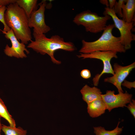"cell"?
<instances>
[{
    "label": "cell",
    "instance_id": "83f0119b",
    "mask_svg": "<svg viewBox=\"0 0 135 135\" xmlns=\"http://www.w3.org/2000/svg\"><path fill=\"white\" fill-rule=\"evenodd\" d=\"M1 6H0V7H1Z\"/></svg>",
    "mask_w": 135,
    "mask_h": 135
},
{
    "label": "cell",
    "instance_id": "5bb4252c",
    "mask_svg": "<svg viewBox=\"0 0 135 135\" xmlns=\"http://www.w3.org/2000/svg\"><path fill=\"white\" fill-rule=\"evenodd\" d=\"M37 0H16L19 6L24 11L28 18L37 8Z\"/></svg>",
    "mask_w": 135,
    "mask_h": 135
},
{
    "label": "cell",
    "instance_id": "277c9868",
    "mask_svg": "<svg viewBox=\"0 0 135 135\" xmlns=\"http://www.w3.org/2000/svg\"><path fill=\"white\" fill-rule=\"evenodd\" d=\"M111 18L108 15L100 16L96 13L88 10L77 14L73 21L78 26H84L86 32L96 34L104 30L108 21Z\"/></svg>",
    "mask_w": 135,
    "mask_h": 135
},
{
    "label": "cell",
    "instance_id": "4fadbf2b",
    "mask_svg": "<svg viewBox=\"0 0 135 135\" xmlns=\"http://www.w3.org/2000/svg\"><path fill=\"white\" fill-rule=\"evenodd\" d=\"M126 4L122 7V19L128 23L134 22L135 20V0H127Z\"/></svg>",
    "mask_w": 135,
    "mask_h": 135
},
{
    "label": "cell",
    "instance_id": "9c48e42d",
    "mask_svg": "<svg viewBox=\"0 0 135 135\" xmlns=\"http://www.w3.org/2000/svg\"><path fill=\"white\" fill-rule=\"evenodd\" d=\"M0 30L4 34L5 37L10 41L12 44L10 47L8 44L6 45L4 50L5 54L9 56H13L18 58L26 57L27 56L25 54L24 51L28 54L30 53L29 51L26 48L24 44L19 42L12 30L10 29L7 32Z\"/></svg>",
    "mask_w": 135,
    "mask_h": 135
},
{
    "label": "cell",
    "instance_id": "7402d4cb",
    "mask_svg": "<svg viewBox=\"0 0 135 135\" xmlns=\"http://www.w3.org/2000/svg\"><path fill=\"white\" fill-rule=\"evenodd\" d=\"M80 75L82 78L85 79L89 78L91 76L90 72L87 69L82 70L80 72Z\"/></svg>",
    "mask_w": 135,
    "mask_h": 135
},
{
    "label": "cell",
    "instance_id": "44dd1931",
    "mask_svg": "<svg viewBox=\"0 0 135 135\" xmlns=\"http://www.w3.org/2000/svg\"><path fill=\"white\" fill-rule=\"evenodd\" d=\"M121 86L130 89L135 88V82H130L125 80L122 83Z\"/></svg>",
    "mask_w": 135,
    "mask_h": 135
},
{
    "label": "cell",
    "instance_id": "cb8c5ba5",
    "mask_svg": "<svg viewBox=\"0 0 135 135\" xmlns=\"http://www.w3.org/2000/svg\"><path fill=\"white\" fill-rule=\"evenodd\" d=\"M109 8L111 9L113 8L116 2V0H109Z\"/></svg>",
    "mask_w": 135,
    "mask_h": 135
},
{
    "label": "cell",
    "instance_id": "603a6c76",
    "mask_svg": "<svg viewBox=\"0 0 135 135\" xmlns=\"http://www.w3.org/2000/svg\"><path fill=\"white\" fill-rule=\"evenodd\" d=\"M16 2V0H0V6H6Z\"/></svg>",
    "mask_w": 135,
    "mask_h": 135
},
{
    "label": "cell",
    "instance_id": "ffe728a7",
    "mask_svg": "<svg viewBox=\"0 0 135 135\" xmlns=\"http://www.w3.org/2000/svg\"><path fill=\"white\" fill-rule=\"evenodd\" d=\"M128 109L130 110L131 114L135 118V100L132 99L128 106H126Z\"/></svg>",
    "mask_w": 135,
    "mask_h": 135
},
{
    "label": "cell",
    "instance_id": "e0dca14e",
    "mask_svg": "<svg viewBox=\"0 0 135 135\" xmlns=\"http://www.w3.org/2000/svg\"><path fill=\"white\" fill-rule=\"evenodd\" d=\"M0 116L5 119L8 122L10 126L16 127L15 121L8 110L2 99L0 98Z\"/></svg>",
    "mask_w": 135,
    "mask_h": 135
},
{
    "label": "cell",
    "instance_id": "7a4b0ae2",
    "mask_svg": "<svg viewBox=\"0 0 135 135\" xmlns=\"http://www.w3.org/2000/svg\"><path fill=\"white\" fill-rule=\"evenodd\" d=\"M6 25L11 29L18 40L27 44L32 39L28 18L24 10L16 2L7 6L4 14Z\"/></svg>",
    "mask_w": 135,
    "mask_h": 135
},
{
    "label": "cell",
    "instance_id": "9a60e30c",
    "mask_svg": "<svg viewBox=\"0 0 135 135\" xmlns=\"http://www.w3.org/2000/svg\"><path fill=\"white\" fill-rule=\"evenodd\" d=\"M118 122L116 127L111 130H106L104 127L101 126L94 127V132L96 135H118L120 134L122 130L123 127L120 128L118 125L120 123Z\"/></svg>",
    "mask_w": 135,
    "mask_h": 135
},
{
    "label": "cell",
    "instance_id": "d4e9b609",
    "mask_svg": "<svg viewBox=\"0 0 135 135\" xmlns=\"http://www.w3.org/2000/svg\"><path fill=\"white\" fill-rule=\"evenodd\" d=\"M100 3L105 5L106 6V7H109V2L108 0H100Z\"/></svg>",
    "mask_w": 135,
    "mask_h": 135
},
{
    "label": "cell",
    "instance_id": "f1b7e54d",
    "mask_svg": "<svg viewBox=\"0 0 135 135\" xmlns=\"http://www.w3.org/2000/svg\"><path fill=\"white\" fill-rule=\"evenodd\" d=\"M0 135H1L0 134Z\"/></svg>",
    "mask_w": 135,
    "mask_h": 135
},
{
    "label": "cell",
    "instance_id": "d6986e66",
    "mask_svg": "<svg viewBox=\"0 0 135 135\" xmlns=\"http://www.w3.org/2000/svg\"><path fill=\"white\" fill-rule=\"evenodd\" d=\"M6 8V7L5 6H2L0 7V22L4 26V29L2 31L6 32H8L11 29L6 25L4 20V14Z\"/></svg>",
    "mask_w": 135,
    "mask_h": 135
},
{
    "label": "cell",
    "instance_id": "6da1fadb",
    "mask_svg": "<svg viewBox=\"0 0 135 135\" xmlns=\"http://www.w3.org/2000/svg\"><path fill=\"white\" fill-rule=\"evenodd\" d=\"M33 35L34 40H32L27 47L41 54H48L54 64H60L61 63V61L57 60L54 57L56 50H61L72 52L76 50L73 43L65 41L63 38L58 35H53L48 38L44 34H38L33 32Z\"/></svg>",
    "mask_w": 135,
    "mask_h": 135
},
{
    "label": "cell",
    "instance_id": "8992f818",
    "mask_svg": "<svg viewBox=\"0 0 135 135\" xmlns=\"http://www.w3.org/2000/svg\"><path fill=\"white\" fill-rule=\"evenodd\" d=\"M117 53L112 51H96L88 54L80 53L77 55L78 58L82 59L86 58H94L101 60L103 64V68L100 74H96L92 79L94 85L95 86H97L98 84L99 80L101 76L104 74H111L113 75L114 74L113 68L110 63L111 60L113 58H117Z\"/></svg>",
    "mask_w": 135,
    "mask_h": 135
},
{
    "label": "cell",
    "instance_id": "5b68a950",
    "mask_svg": "<svg viewBox=\"0 0 135 135\" xmlns=\"http://www.w3.org/2000/svg\"><path fill=\"white\" fill-rule=\"evenodd\" d=\"M103 14L104 15H108L112 18L115 27L120 31V37L122 44L126 50L130 49L131 47L132 41L135 40V35L132 32L134 22L128 23L119 19L114 12L113 8L111 9L109 7L104 8Z\"/></svg>",
    "mask_w": 135,
    "mask_h": 135
},
{
    "label": "cell",
    "instance_id": "3957f363",
    "mask_svg": "<svg viewBox=\"0 0 135 135\" xmlns=\"http://www.w3.org/2000/svg\"><path fill=\"white\" fill-rule=\"evenodd\" d=\"M115 27L114 24L107 25L100 37L96 40L88 42L82 40V46L79 52L83 54L96 51L125 52L126 50L122 44L120 37L115 36L112 34V30Z\"/></svg>",
    "mask_w": 135,
    "mask_h": 135
},
{
    "label": "cell",
    "instance_id": "4316f807",
    "mask_svg": "<svg viewBox=\"0 0 135 135\" xmlns=\"http://www.w3.org/2000/svg\"><path fill=\"white\" fill-rule=\"evenodd\" d=\"M0 31H1V30H0Z\"/></svg>",
    "mask_w": 135,
    "mask_h": 135
},
{
    "label": "cell",
    "instance_id": "7c38bea8",
    "mask_svg": "<svg viewBox=\"0 0 135 135\" xmlns=\"http://www.w3.org/2000/svg\"><path fill=\"white\" fill-rule=\"evenodd\" d=\"M88 112L92 118H96L104 114L106 106L102 98L95 100L88 104Z\"/></svg>",
    "mask_w": 135,
    "mask_h": 135
},
{
    "label": "cell",
    "instance_id": "30bf717a",
    "mask_svg": "<svg viewBox=\"0 0 135 135\" xmlns=\"http://www.w3.org/2000/svg\"><path fill=\"white\" fill-rule=\"evenodd\" d=\"M113 66L114 75L111 77L104 78V82L112 84L116 88L118 92H124L121 84L132 70L135 68V62L125 66H122L116 63L114 64Z\"/></svg>",
    "mask_w": 135,
    "mask_h": 135
},
{
    "label": "cell",
    "instance_id": "52a82bcc",
    "mask_svg": "<svg viewBox=\"0 0 135 135\" xmlns=\"http://www.w3.org/2000/svg\"><path fill=\"white\" fill-rule=\"evenodd\" d=\"M39 8L34 11L28 18L30 28H33V32L38 34L46 33L50 30V27L46 24L44 12L47 3L45 0L42 1L38 4Z\"/></svg>",
    "mask_w": 135,
    "mask_h": 135
},
{
    "label": "cell",
    "instance_id": "2e32d148",
    "mask_svg": "<svg viewBox=\"0 0 135 135\" xmlns=\"http://www.w3.org/2000/svg\"><path fill=\"white\" fill-rule=\"evenodd\" d=\"M2 130L5 135H26L27 131L18 127H12L2 124Z\"/></svg>",
    "mask_w": 135,
    "mask_h": 135
},
{
    "label": "cell",
    "instance_id": "ba28073f",
    "mask_svg": "<svg viewBox=\"0 0 135 135\" xmlns=\"http://www.w3.org/2000/svg\"><path fill=\"white\" fill-rule=\"evenodd\" d=\"M132 95L127 91L124 93L120 92L117 94L114 90H107L101 96L105 104L106 110L110 112L113 109L119 107H126V104L130 102Z\"/></svg>",
    "mask_w": 135,
    "mask_h": 135
},
{
    "label": "cell",
    "instance_id": "ac0fdd59",
    "mask_svg": "<svg viewBox=\"0 0 135 135\" xmlns=\"http://www.w3.org/2000/svg\"><path fill=\"white\" fill-rule=\"evenodd\" d=\"M126 0H119L116 1L113 8L115 13L120 17L122 18V7L123 5L126 2Z\"/></svg>",
    "mask_w": 135,
    "mask_h": 135
},
{
    "label": "cell",
    "instance_id": "8fae6325",
    "mask_svg": "<svg viewBox=\"0 0 135 135\" xmlns=\"http://www.w3.org/2000/svg\"><path fill=\"white\" fill-rule=\"evenodd\" d=\"M80 92L83 100L87 104L102 98L100 89L95 86L92 87L86 84L80 90Z\"/></svg>",
    "mask_w": 135,
    "mask_h": 135
},
{
    "label": "cell",
    "instance_id": "484cf974",
    "mask_svg": "<svg viewBox=\"0 0 135 135\" xmlns=\"http://www.w3.org/2000/svg\"><path fill=\"white\" fill-rule=\"evenodd\" d=\"M0 117L1 116H0V133L1 132L2 130V125L0 123Z\"/></svg>",
    "mask_w": 135,
    "mask_h": 135
}]
</instances>
